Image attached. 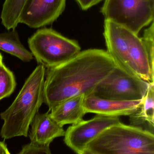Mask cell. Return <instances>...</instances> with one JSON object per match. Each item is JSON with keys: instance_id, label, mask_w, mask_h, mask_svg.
Returning <instances> with one entry per match:
<instances>
[{"instance_id": "44dd1931", "label": "cell", "mask_w": 154, "mask_h": 154, "mask_svg": "<svg viewBox=\"0 0 154 154\" xmlns=\"http://www.w3.org/2000/svg\"><path fill=\"white\" fill-rule=\"evenodd\" d=\"M0 154H11L4 142L0 141Z\"/></svg>"}, {"instance_id": "5b68a950", "label": "cell", "mask_w": 154, "mask_h": 154, "mask_svg": "<svg viewBox=\"0 0 154 154\" xmlns=\"http://www.w3.org/2000/svg\"><path fill=\"white\" fill-rule=\"evenodd\" d=\"M101 12L105 20L138 35L154 21V0H105Z\"/></svg>"}, {"instance_id": "7a4b0ae2", "label": "cell", "mask_w": 154, "mask_h": 154, "mask_svg": "<svg viewBox=\"0 0 154 154\" xmlns=\"http://www.w3.org/2000/svg\"><path fill=\"white\" fill-rule=\"evenodd\" d=\"M45 73L42 65L37 66L11 105L0 114L4 121L0 132L2 138L28 137L30 126L43 103Z\"/></svg>"}, {"instance_id": "6da1fadb", "label": "cell", "mask_w": 154, "mask_h": 154, "mask_svg": "<svg viewBox=\"0 0 154 154\" xmlns=\"http://www.w3.org/2000/svg\"><path fill=\"white\" fill-rule=\"evenodd\" d=\"M116 66L106 51L89 49L80 51L64 64L48 69L43 102L50 111L68 99L92 93Z\"/></svg>"}, {"instance_id": "ba28073f", "label": "cell", "mask_w": 154, "mask_h": 154, "mask_svg": "<svg viewBox=\"0 0 154 154\" xmlns=\"http://www.w3.org/2000/svg\"><path fill=\"white\" fill-rule=\"evenodd\" d=\"M66 0H26L20 17V23L33 29L52 24L62 13Z\"/></svg>"}, {"instance_id": "4fadbf2b", "label": "cell", "mask_w": 154, "mask_h": 154, "mask_svg": "<svg viewBox=\"0 0 154 154\" xmlns=\"http://www.w3.org/2000/svg\"><path fill=\"white\" fill-rule=\"evenodd\" d=\"M84 97L77 96L62 101L50 111L52 118L61 127L83 120L86 114L83 106Z\"/></svg>"}, {"instance_id": "ac0fdd59", "label": "cell", "mask_w": 154, "mask_h": 154, "mask_svg": "<svg viewBox=\"0 0 154 154\" xmlns=\"http://www.w3.org/2000/svg\"><path fill=\"white\" fill-rule=\"evenodd\" d=\"M149 60L152 75L154 77V23L152 22L150 27L146 29L141 38Z\"/></svg>"}, {"instance_id": "7402d4cb", "label": "cell", "mask_w": 154, "mask_h": 154, "mask_svg": "<svg viewBox=\"0 0 154 154\" xmlns=\"http://www.w3.org/2000/svg\"><path fill=\"white\" fill-rule=\"evenodd\" d=\"M79 154H96L92 152H90V151H89V150H87V149H85L84 151H82Z\"/></svg>"}, {"instance_id": "9c48e42d", "label": "cell", "mask_w": 154, "mask_h": 154, "mask_svg": "<svg viewBox=\"0 0 154 154\" xmlns=\"http://www.w3.org/2000/svg\"><path fill=\"white\" fill-rule=\"evenodd\" d=\"M132 32L123 26L109 20H105L103 34L107 52L115 60L117 66L136 76L131 70L128 60L130 37Z\"/></svg>"}, {"instance_id": "277c9868", "label": "cell", "mask_w": 154, "mask_h": 154, "mask_svg": "<svg viewBox=\"0 0 154 154\" xmlns=\"http://www.w3.org/2000/svg\"><path fill=\"white\" fill-rule=\"evenodd\" d=\"M28 43L36 61L48 69L64 64L81 51L76 40L64 37L51 28L39 29L28 39Z\"/></svg>"}, {"instance_id": "9a60e30c", "label": "cell", "mask_w": 154, "mask_h": 154, "mask_svg": "<svg viewBox=\"0 0 154 154\" xmlns=\"http://www.w3.org/2000/svg\"><path fill=\"white\" fill-rule=\"evenodd\" d=\"M0 50L24 62H30L33 59L31 52L25 48L21 42L15 29L0 33Z\"/></svg>"}, {"instance_id": "e0dca14e", "label": "cell", "mask_w": 154, "mask_h": 154, "mask_svg": "<svg viewBox=\"0 0 154 154\" xmlns=\"http://www.w3.org/2000/svg\"><path fill=\"white\" fill-rule=\"evenodd\" d=\"M16 85L13 73L3 63L0 66V100L10 96Z\"/></svg>"}, {"instance_id": "30bf717a", "label": "cell", "mask_w": 154, "mask_h": 154, "mask_svg": "<svg viewBox=\"0 0 154 154\" xmlns=\"http://www.w3.org/2000/svg\"><path fill=\"white\" fill-rule=\"evenodd\" d=\"M141 100L119 101L105 99L93 93L84 97L83 106L86 114L94 113L107 116H129L133 114L141 103Z\"/></svg>"}, {"instance_id": "52a82bcc", "label": "cell", "mask_w": 154, "mask_h": 154, "mask_svg": "<svg viewBox=\"0 0 154 154\" xmlns=\"http://www.w3.org/2000/svg\"><path fill=\"white\" fill-rule=\"evenodd\" d=\"M119 122L118 117L98 115L89 120L83 119L67 128L64 136V143L76 154H79L103 131Z\"/></svg>"}, {"instance_id": "8992f818", "label": "cell", "mask_w": 154, "mask_h": 154, "mask_svg": "<svg viewBox=\"0 0 154 154\" xmlns=\"http://www.w3.org/2000/svg\"><path fill=\"white\" fill-rule=\"evenodd\" d=\"M149 83L117 66L92 93L101 98L111 100H141L147 92Z\"/></svg>"}, {"instance_id": "2e32d148", "label": "cell", "mask_w": 154, "mask_h": 154, "mask_svg": "<svg viewBox=\"0 0 154 154\" xmlns=\"http://www.w3.org/2000/svg\"><path fill=\"white\" fill-rule=\"evenodd\" d=\"M26 0H5L1 14L2 23L7 30L15 29Z\"/></svg>"}, {"instance_id": "cb8c5ba5", "label": "cell", "mask_w": 154, "mask_h": 154, "mask_svg": "<svg viewBox=\"0 0 154 154\" xmlns=\"http://www.w3.org/2000/svg\"><path fill=\"white\" fill-rule=\"evenodd\" d=\"M136 154V153H134V154Z\"/></svg>"}, {"instance_id": "ffe728a7", "label": "cell", "mask_w": 154, "mask_h": 154, "mask_svg": "<svg viewBox=\"0 0 154 154\" xmlns=\"http://www.w3.org/2000/svg\"><path fill=\"white\" fill-rule=\"evenodd\" d=\"M81 9L84 11L88 10L103 0H76Z\"/></svg>"}, {"instance_id": "7c38bea8", "label": "cell", "mask_w": 154, "mask_h": 154, "mask_svg": "<svg viewBox=\"0 0 154 154\" xmlns=\"http://www.w3.org/2000/svg\"><path fill=\"white\" fill-rule=\"evenodd\" d=\"M129 65L134 74L147 82H154L149 60L141 38L132 32L128 51Z\"/></svg>"}, {"instance_id": "603a6c76", "label": "cell", "mask_w": 154, "mask_h": 154, "mask_svg": "<svg viewBox=\"0 0 154 154\" xmlns=\"http://www.w3.org/2000/svg\"><path fill=\"white\" fill-rule=\"evenodd\" d=\"M3 57L2 55L0 53V66L3 64Z\"/></svg>"}, {"instance_id": "5bb4252c", "label": "cell", "mask_w": 154, "mask_h": 154, "mask_svg": "<svg viewBox=\"0 0 154 154\" xmlns=\"http://www.w3.org/2000/svg\"><path fill=\"white\" fill-rule=\"evenodd\" d=\"M129 116L131 125L154 133V82L149 83L147 92L140 105Z\"/></svg>"}, {"instance_id": "3957f363", "label": "cell", "mask_w": 154, "mask_h": 154, "mask_svg": "<svg viewBox=\"0 0 154 154\" xmlns=\"http://www.w3.org/2000/svg\"><path fill=\"white\" fill-rule=\"evenodd\" d=\"M86 149L96 154H154V133L120 122L103 131Z\"/></svg>"}, {"instance_id": "d6986e66", "label": "cell", "mask_w": 154, "mask_h": 154, "mask_svg": "<svg viewBox=\"0 0 154 154\" xmlns=\"http://www.w3.org/2000/svg\"><path fill=\"white\" fill-rule=\"evenodd\" d=\"M18 154H52L49 146L30 143L24 146Z\"/></svg>"}, {"instance_id": "8fae6325", "label": "cell", "mask_w": 154, "mask_h": 154, "mask_svg": "<svg viewBox=\"0 0 154 154\" xmlns=\"http://www.w3.org/2000/svg\"><path fill=\"white\" fill-rule=\"evenodd\" d=\"M29 134L31 143L49 146L58 137H64L65 131L51 117L49 111L36 114L30 125Z\"/></svg>"}]
</instances>
